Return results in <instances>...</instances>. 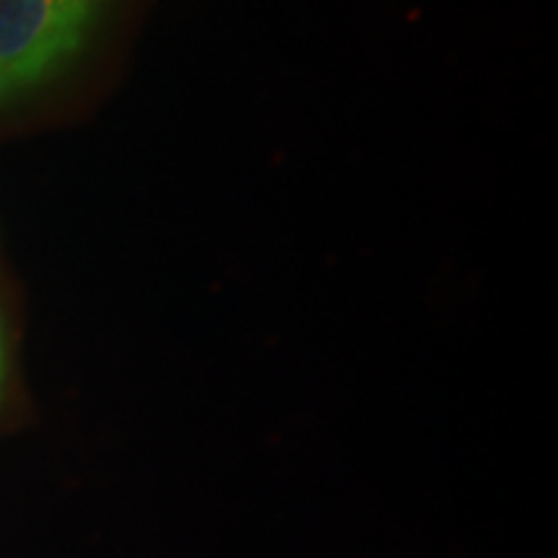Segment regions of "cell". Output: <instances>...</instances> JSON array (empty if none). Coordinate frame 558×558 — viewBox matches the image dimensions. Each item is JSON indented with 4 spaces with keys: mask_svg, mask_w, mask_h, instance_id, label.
Here are the masks:
<instances>
[{
    "mask_svg": "<svg viewBox=\"0 0 558 558\" xmlns=\"http://www.w3.org/2000/svg\"><path fill=\"white\" fill-rule=\"evenodd\" d=\"M94 0H0V96L50 75L86 41Z\"/></svg>",
    "mask_w": 558,
    "mask_h": 558,
    "instance_id": "obj_1",
    "label": "cell"
}]
</instances>
